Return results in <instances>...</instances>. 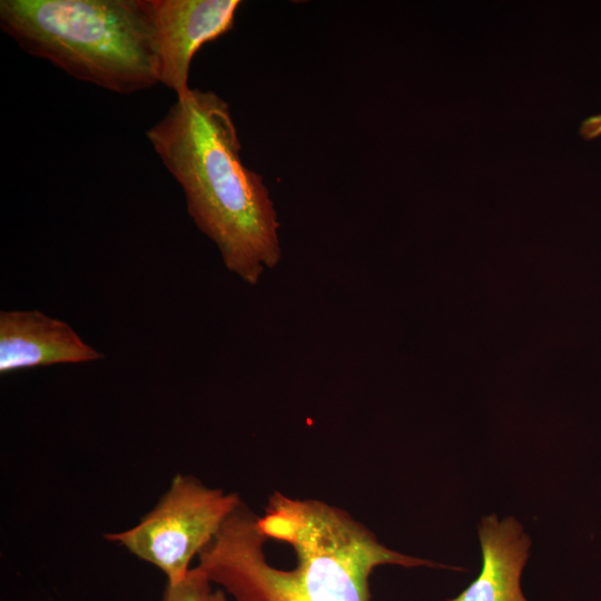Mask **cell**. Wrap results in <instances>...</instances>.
I'll return each instance as SVG.
<instances>
[{"label": "cell", "mask_w": 601, "mask_h": 601, "mask_svg": "<svg viewBox=\"0 0 601 601\" xmlns=\"http://www.w3.org/2000/svg\"><path fill=\"white\" fill-rule=\"evenodd\" d=\"M198 558L234 601H371L377 565L443 566L386 548L337 506L280 492L263 516L238 506Z\"/></svg>", "instance_id": "cell-1"}, {"label": "cell", "mask_w": 601, "mask_h": 601, "mask_svg": "<svg viewBox=\"0 0 601 601\" xmlns=\"http://www.w3.org/2000/svg\"><path fill=\"white\" fill-rule=\"evenodd\" d=\"M146 137L226 268L257 284L280 260L279 223L262 176L242 161L228 102L214 91L190 89Z\"/></svg>", "instance_id": "cell-2"}, {"label": "cell", "mask_w": 601, "mask_h": 601, "mask_svg": "<svg viewBox=\"0 0 601 601\" xmlns=\"http://www.w3.org/2000/svg\"><path fill=\"white\" fill-rule=\"evenodd\" d=\"M0 27L77 80L121 95L159 83L150 0H1Z\"/></svg>", "instance_id": "cell-3"}, {"label": "cell", "mask_w": 601, "mask_h": 601, "mask_svg": "<svg viewBox=\"0 0 601 601\" xmlns=\"http://www.w3.org/2000/svg\"><path fill=\"white\" fill-rule=\"evenodd\" d=\"M243 503L233 492L206 486L191 475L177 474L135 526L105 539L158 568L167 584L181 581L190 561L214 540L226 520Z\"/></svg>", "instance_id": "cell-4"}, {"label": "cell", "mask_w": 601, "mask_h": 601, "mask_svg": "<svg viewBox=\"0 0 601 601\" xmlns=\"http://www.w3.org/2000/svg\"><path fill=\"white\" fill-rule=\"evenodd\" d=\"M239 0H150L156 29L162 83L184 97L190 63L207 42L229 32L240 7Z\"/></svg>", "instance_id": "cell-5"}, {"label": "cell", "mask_w": 601, "mask_h": 601, "mask_svg": "<svg viewBox=\"0 0 601 601\" xmlns=\"http://www.w3.org/2000/svg\"><path fill=\"white\" fill-rule=\"evenodd\" d=\"M104 355L66 322L38 309L0 312V373L89 363Z\"/></svg>", "instance_id": "cell-6"}, {"label": "cell", "mask_w": 601, "mask_h": 601, "mask_svg": "<svg viewBox=\"0 0 601 601\" xmlns=\"http://www.w3.org/2000/svg\"><path fill=\"white\" fill-rule=\"evenodd\" d=\"M482 569L477 578L450 601H526L520 575L529 556L530 538L513 516L492 514L479 526Z\"/></svg>", "instance_id": "cell-7"}, {"label": "cell", "mask_w": 601, "mask_h": 601, "mask_svg": "<svg viewBox=\"0 0 601 601\" xmlns=\"http://www.w3.org/2000/svg\"><path fill=\"white\" fill-rule=\"evenodd\" d=\"M211 584L207 575L195 566L181 581L166 585L161 601H210Z\"/></svg>", "instance_id": "cell-8"}, {"label": "cell", "mask_w": 601, "mask_h": 601, "mask_svg": "<svg viewBox=\"0 0 601 601\" xmlns=\"http://www.w3.org/2000/svg\"><path fill=\"white\" fill-rule=\"evenodd\" d=\"M579 134L585 140L601 137V114L584 119L580 125Z\"/></svg>", "instance_id": "cell-9"}, {"label": "cell", "mask_w": 601, "mask_h": 601, "mask_svg": "<svg viewBox=\"0 0 601 601\" xmlns=\"http://www.w3.org/2000/svg\"><path fill=\"white\" fill-rule=\"evenodd\" d=\"M210 601H228L223 590L213 591Z\"/></svg>", "instance_id": "cell-10"}]
</instances>
